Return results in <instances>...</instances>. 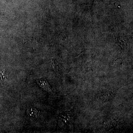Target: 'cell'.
Wrapping results in <instances>:
<instances>
[{"mask_svg": "<svg viewBox=\"0 0 133 133\" xmlns=\"http://www.w3.org/2000/svg\"><path fill=\"white\" fill-rule=\"evenodd\" d=\"M52 67H53V70L55 71V73L57 74V75H58L59 74V70L58 69V66H57V65L55 62H52Z\"/></svg>", "mask_w": 133, "mask_h": 133, "instance_id": "52a82bcc", "label": "cell"}, {"mask_svg": "<svg viewBox=\"0 0 133 133\" xmlns=\"http://www.w3.org/2000/svg\"><path fill=\"white\" fill-rule=\"evenodd\" d=\"M5 69L0 64V84H2L6 81L7 75L5 74Z\"/></svg>", "mask_w": 133, "mask_h": 133, "instance_id": "8992f818", "label": "cell"}, {"mask_svg": "<svg viewBox=\"0 0 133 133\" xmlns=\"http://www.w3.org/2000/svg\"><path fill=\"white\" fill-rule=\"evenodd\" d=\"M36 81L38 85L43 90L52 94H54V92L52 91L49 83L46 79H37Z\"/></svg>", "mask_w": 133, "mask_h": 133, "instance_id": "7a4b0ae2", "label": "cell"}, {"mask_svg": "<svg viewBox=\"0 0 133 133\" xmlns=\"http://www.w3.org/2000/svg\"><path fill=\"white\" fill-rule=\"evenodd\" d=\"M115 92L114 91H108L102 92L100 95V99L103 102H107L114 97Z\"/></svg>", "mask_w": 133, "mask_h": 133, "instance_id": "3957f363", "label": "cell"}, {"mask_svg": "<svg viewBox=\"0 0 133 133\" xmlns=\"http://www.w3.org/2000/svg\"><path fill=\"white\" fill-rule=\"evenodd\" d=\"M118 121V118H111L107 121L105 123H104L105 127L108 129V130L114 128L116 127Z\"/></svg>", "mask_w": 133, "mask_h": 133, "instance_id": "5b68a950", "label": "cell"}, {"mask_svg": "<svg viewBox=\"0 0 133 133\" xmlns=\"http://www.w3.org/2000/svg\"><path fill=\"white\" fill-rule=\"evenodd\" d=\"M27 115L31 118H37L40 116V112L39 111L34 107L29 108L27 111Z\"/></svg>", "mask_w": 133, "mask_h": 133, "instance_id": "277c9868", "label": "cell"}, {"mask_svg": "<svg viewBox=\"0 0 133 133\" xmlns=\"http://www.w3.org/2000/svg\"><path fill=\"white\" fill-rule=\"evenodd\" d=\"M74 113L72 111L64 112L59 115L58 120V125L60 128L67 126L74 120Z\"/></svg>", "mask_w": 133, "mask_h": 133, "instance_id": "6da1fadb", "label": "cell"}]
</instances>
